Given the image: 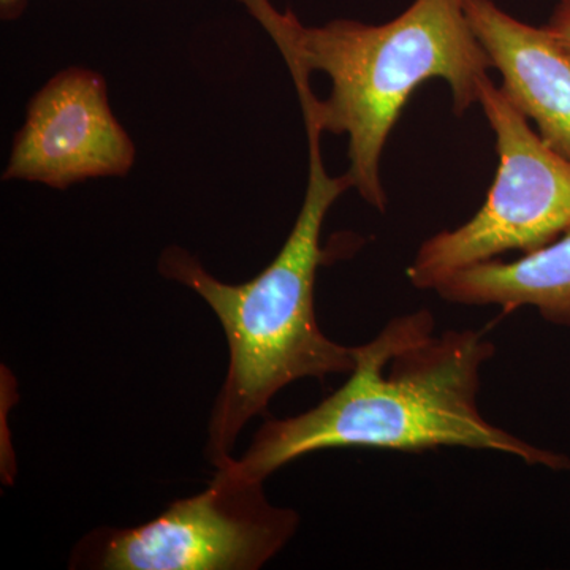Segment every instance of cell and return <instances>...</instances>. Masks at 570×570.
Returning a JSON list of instances; mask_svg holds the SVG:
<instances>
[{"label":"cell","instance_id":"obj_3","mask_svg":"<svg viewBox=\"0 0 570 570\" xmlns=\"http://www.w3.org/2000/svg\"><path fill=\"white\" fill-rule=\"evenodd\" d=\"M264 26L279 51L332 80L328 99H316L324 132L347 135L352 189L384 213L387 194L381 160L397 119L423 82L444 80L456 116L479 104L480 85L493 69L463 0H414L395 20L365 24L333 20L307 28L294 11L269 0H238Z\"/></svg>","mask_w":570,"mask_h":570},{"label":"cell","instance_id":"obj_4","mask_svg":"<svg viewBox=\"0 0 570 570\" xmlns=\"http://www.w3.org/2000/svg\"><path fill=\"white\" fill-rule=\"evenodd\" d=\"M479 105L497 137V176L468 223L419 247L406 275L420 291H434L464 266L550 245L570 228V159L540 138L490 77Z\"/></svg>","mask_w":570,"mask_h":570},{"label":"cell","instance_id":"obj_5","mask_svg":"<svg viewBox=\"0 0 570 570\" xmlns=\"http://www.w3.org/2000/svg\"><path fill=\"white\" fill-rule=\"evenodd\" d=\"M299 515L266 498L264 482L224 469L208 489L132 528H97L75 547L71 569L258 570L294 539Z\"/></svg>","mask_w":570,"mask_h":570},{"label":"cell","instance_id":"obj_2","mask_svg":"<svg viewBox=\"0 0 570 570\" xmlns=\"http://www.w3.org/2000/svg\"><path fill=\"white\" fill-rule=\"evenodd\" d=\"M305 121L309 168L302 208L279 253L261 275L228 284L206 272L189 250L168 246L159 257L160 275L190 288L219 318L228 344V370L214 403L206 455L214 468L234 455L250 420L264 415L281 390L302 379L324 381L348 374L355 346L330 340L316 317V277L325 264L321 246L326 214L346 190V174L332 176L322 159L324 135L311 89L298 92Z\"/></svg>","mask_w":570,"mask_h":570},{"label":"cell","instance_id":"obj_9","mask_svg":"<svg viewBox=\"0 0 570 570\" xmlns=\"http://www.w3.org/2000/svg\"><path fill=\"white\" fill-rule=\"evenodd\" d=\"M546 28L570 55V0H558Z\"/></svg>","mask_w":570,"mask_h":570},{"label":"cell","instance_id":"obj_8","mask_svg":"<svg viewBox=\"0 0 570 570\" xmlns=\"http://www.w3.org/2000/svg\"><path fill=\"white\" fill-rule=\"evenodd\" d=\"M434 292L456 305L534 307L549 324L570 328V228L517 261L493 258L456 269Z\"/></svg>","mask_w":570,"mask_h":570},{"label":"cell","instance_id":"obj_7","mask_svg":"<svg viewBox=\"0 0 570 570\" xmlns=\"http://www.w3.org/2000/svg\"><path fill=\"white\" fill-rule=\"evenodd\" d=\"M472 31L502 78L501 91L554 151L570 159V55L543 28L494 0H463Z\"/></svg>","mask_w":570,"mask_h":570},{"label":"cell","instance_id":"obj_1","mask_svg":"<svg viewBox=\"0 0 570 570\" xmlns=\"http://www.w3.org/2000/svg\"><path fill=\"white\" fill-rule=\"evenodd\" d=\"M494 352L497 346L475 330L436 333L428 309L392 318L373 340L355 346L354 370L336 392L295 417L268 420L239 459L217 469L265 482L277 469L321 450L460 448L566 471L568 456L523 441L482 414V371Z\"/></svg>","mask_w":570,"mask_h":570},{"label":"cell","instance_id":"obj_10","mask_svg":"<svg viewBox=\"0 0 570 570\" xmlns=\"http://www.w3.org/2000/svg\"><path fill=\"white\" fill-rule=\"evenodd\" d=\"M28 0H0V17L6 21L18 20L24 13Z\"/></svg>","mask_w":570,"mask_h":570},{"label":"cell","instance_id":"obj_6","mask_svg":"<svg viewBox=\"0 0 570 570\" xmlns=\"http://www.w3.org/2000/svg\"><path fill=\"white\" fill-rule=\"evenodd\" d=\"M135 160L137 148L111 110L102 75L67 67L29 102L2 179L66 190L89 179L122 178Z\"/></svg>","mask_w":570,"mask_h":570}]
</instances>
